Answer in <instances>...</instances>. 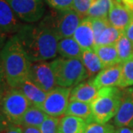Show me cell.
<instances>
[{"instance_id": "4", "label": "cell", "mask_w": 133, "mask_h": 133, "mask_svg": "<svg viewBox=\"0 0 133 133\" xmlns=\"http://www.w3.org/2000/svg\"><path fill=\"white\" fill-rule=\"evenodd\" d=\"M56 84L70 88L84 81L88 74L81 59L57 58L50 62Z\"/></svg>"}, {"instance_id": "17", "label": "cell", "mask_w": 133, "mask_h": 133, "mask_svg": "<svg viewBox=\"0 0 133 133\" xmlns=\"http://www.w3.org/2000/svg\"><path fill=\"white\" fill-rule=\"evenodd\" d=\"M87 124L81 118L64 115L59 120L58 133H85Z\"/></svg>"}, {"instance_id": "5", "label": "cell", "mask_w": 133, "mask_h": 133, "mask_svg": "<svg viewBox=\"0 0 133 133\" xmlns=\"http://www.w3.org/2000/svg\"><path fill=\"white\" fill-rule=\"evenodd\" d=\"M82 19H84L76 10L71 9L51 12L41 22L50 29L60 40L72 37Z\"/></svg>"}, {"instance_id": "27", "label": "cell", "mask_w": 133, "mask_h": 133, "mask_svg": "<svg viewBox=\"0 0 133 133\" xmlns=\"http://www.w3.org/2000/svg\"><path fill=\"white\" fill-rule=\"evenodd\" d=\"M114 127L109 124H98L92 122L87 124L85 133H113Z\"/></svg>"}, {"instance_id": "37", "label": "cell", "mask_w": 133, "mask_h": 133, "mask_svg": "<svg viewBox=\"0 0 133 133\" xmlns=\"http://www.w3.org/2000/svg\"><path fill=\"white\" fill-rule=\"evenodd\" d=\"M8 35L5 33L0 28V50L4 47L6 42L8 41Z\"/></svg>"}, {"instance_id": "12", "label": "cell", "mask_w": 133, "mask_h": 133, "mask_svg": "<svg viewBox=\"0 0 133 133\" xmlns=\"http://www.w3.org/2000/svg\"><path fill=\"white\" fill-rule=\"evenodd\" d=\"M122 72V63H118L104 68L92 79V83L98 89L118 87Z\"/></svg>"}, {"instance_id": "10", "label": "cell", "mask_w": 133, "mask_h": 133, "mask_svg": "<svg viewBox=\"0 0 133 133\" xmlns=\"http://www.w3.org/2000/svg\"><path fill=\"white\" fill-rule=\"evenodd\" d=\"M114 123L117 127H133V87L122 89L121 104Z\"/></svg>"}, {"instance_id": "39", "label": "cell", "mask_w": 133, "mask_h": 133, "mask_svg": "<svg viewBox=\"0 0 133 133\" xmlns=\"http://www.w3.org/2000/svg\"><path fill=\"white\" fill-rule=\"evenodd\" d=\"M113 133H116V132H115H115H113Z\"/></svg>"}, {"instance_id": "22", "label": "cell", "mask_w": 133, "mask_h": 133, "mask_svg": "<svg viewBox=\"0 0 133 133\" xmlns=\"http://www.w3.org/2000/svg\"><path fill=\"white\" fill-rule=\"evenodd\" d=\"M48 116L49 115L39 107L31 105L24 113L20 126L39 127Z\"/></svg>"}, {"instance_id": "9", "label": "cell", "mask_w": 133, "mask_h": 133, "mask_svg": "<svg viewBox=\"0 0 133 133\" xmlns=\"http://www.w3.org/2000/svg\"><path fill=\"white\" fill-rule=\"evenodd\" d=\"M28 78L46 92L57 87L50 63L46 61L31 62Z\"/></svg>"}, {"instance_id": "2", "label": "cell", "mask_w": 133, "mask_h": 133, "mask_svg": "<svg viewBox=\"0 0 133 133\" xmlns=\"http://www.w3.org/2000/svg\"><path fill=\"white\" fill-rule=\"evenodd\" d=\"M0 64L10 88H17L28 78L31 62L16 35L11 36L0 50Z\"/></svg>"}, {"instance_id": "28", "label": "cell", "mask_w": 133, "mask_h": 133, "mask_svg": "<svg viewBox=\"0 0 133 133\" xmlns=\"http://www.w3.org/2000/svg\"><path fill=\"white\" fill-rule=\"evenodd\" d=\"M98 0H74L73 10L84 18L87 16L88 10Z\"/></svg>"}, {"instance_id": "19", "label": "cell", "mask_w": 133, "mask_h": 133, "mask_svg": "<svg viewBox=\"0 0 133 133\" xmlns=\"http://www.w3.org/2000/svg\"><path fill=\"white\" fill-rule=\"evenodd\" d=\"M81 61L85 67L88 76L97 75L104 68L99 57L93 50H83Z\"/></svg>"}, {"instance_id": "16", "label": "cell", "mask_w": 133, "mask_h": 133, "mask_svg": "<svg viewBox=\"0 0 133 133\" xmlns=\"http://www.w3.org/2000/svg\"><path fill=\"white\" fill-rule=\"evenodd\" d=\"M17 88H19L23 92V94L30 101L31 104L41 109L46 99L48 92L42 90L29 78H26Z\"/></svg>"}, {"instance_id": "33", "label": "cell", "mask_w": 133, "mask_h": 133, "mask_svg": "<svg viewBox=\"0 0 133 133\" xmlns=\"http://www.w3.org/2000/svg\"><path fill=\"white\" fill-rule=\"evenodd\" d=\"M10 124L4 114L0 110V133H6Z\"/></svg>"}, {"instance_id": "7", "label": "cell", "mask_w": 133, "mask_h": 133, "mask_svg": "<svg viewBox=\"0 0 133 133\" xmlns=\"http://www.w3.org/2000/svg\"><path fill=\"white\" fill-rule=\"evenodd\" d=\"M70 88L57 86L47 93L41 109L49 116L58 118L65 114L70 103Z\"/></svg>"}, {"instance_id": "24", "label": "cell", "mask_w": 133, "mask_h": 133, "mask_svg": "<svg viewBox=\"0 0 133 133\" xmlns=\"http://www.w3.org/2000/svg\"><path fill=\"white\" fill-rule=\"evenodd\" d=\"M113 0H98L87 12L90 19H107L108 17Z\"/></svg>"}, {"instance_id": "15", "label": "cell", "mask_w": 133, "mask_h": 133, "mask_svg": "<svg viewBox=\"0 0 133 133\" xmlns=\"http://www.w3.org/2000/svg\"><path fill=\"white\" fill-rule=\"evenodd\" d=\"M98 91L99 89L95 86L92 80L81 82L71 90L70 101H81L90 104L97 96Z\"/></svg>"}, {"instance_id": "8", "label": "cell", "mask_w": 133, "mask_h": 133, "mask_svg": "<svg viewBox=\"0 0 133 133\" xmlns=\"http://www.w3.org/2000/svg\"><path fill=\"white\" fill-rule=\"evenodd\" d=\"M16 15L22 22L34 23L45 13L43 0H7Z\"/></svg>"}, {"instance_id": "36", "label": "cell", "mask_w": 133, "mask_h": 133, "mask_svg": "<svg viewBox=\"0 0 133 133\" xmlns=\"http://www.w3.org/2000/svg\"><path fill=\"white\" fill-rule=\"evenodd\" d=\"M22 133H42L39 127H22Z\"/></svg>"}, {"instance_id": "21", "label": "cell", "mask_w": 133, "mask_h": 133, "mask_svg": "<svg viewBox=\"0 0 133 133\" xmlns=\"http://www.w3.org/2000/svg\"><path fill=\"white\" fill-rule=\"evenodd\" d=\"M93 50L99 57L104 68L120 63L115 44L96 45Z\"/></svg>"}, {"instance_id": "14", "label": "cell", "mask_w": 133, "mask_h": 133, "mask_svg": "<svg viewBox=\"0 0 133 133\" xmlns=\"http://www.w3.org/2000/svg\"><path fill=\"white\" fill-rule=\"evenodd\" d=\"M72 37L80 45L83 50H94L95 46V37L91 19L86 17L82 19L80 24L76 28Z\"/></svg>"}, {"instance_id": "13", "label": "cell", "mask_w": 133, "mask_h": 133, "mask_svg": "<svg viewBox=\"0 0 133 133\" xmlns=\"http://www.w3.org/2000/svg\"><path fill=\"white\" fill-rule=\"evenodd\" d=\"M107 19L111 26L124 31L133 19V11L122 3L113 0Z\"/></svg>"}, {"instance_id": "34", "label": "cell", "mask_w": 133, "mask_h": 133, "mask_svg": "<svg viewBox=\"0 0 133 133\" xmlns=\"http://www.w3.org/2000/svg\"><path fill=\"white\" fill-rule=\"evenodd\" d=\"M125 36L133 43V19L124 31Z\"/></svg>"}, {"instance_id": "30", "label": "cell", "mask_w": 133, "mask_h": 133, "mask_svg": "<svg viewBox=\"0 0 133 133\" xmlns=\"http://www.w3.org/2000/svg\"><path fill=\"white\" fill-rule=\"evenodd\" d=\"M92 20V30L94 33L95 37V43L99 38L101 34L104 32L105 29L109 27V24L108 19H91Z\"/></svg>"}, {"instance_id": "1", "label": "cell", "mask_w": 133, "mask_h": 133, "mask_svg": "<svg viewBox=\"0 0 133 133\" xmlns=\"http://www.w3.org/2000/svg\"><path fill=\"white\" fill-rule=\"evenodd\" d=\"M16 35L30 62L56 57L59 39L41 22L38 24H23Z\"/></svg>"}, {"instance_id": "25", "label": "cell", "mask_w": 133, "mask_h": 133, "mask_svg": "<svg viewBox=\"0 0 133 133\" xmlns=\"http://www.w3.org/2000/svg\"><path fill=\"white\" fill-rule=\"evenodd\" d=\"M123 33L124 31L109 25L107 28L105 29L104 32L101 34L98 40L95 42V46L115 44V43L117 42V41Z\"/></svg>"}, {"instance_id": "32", "label": "cell", "mask_w": 133, "mask_h": 133, "mask_svg": "<svg viewBox=\"0 0 133 133\" xmlns=\"http://www.w3.org/2000/svg\"><path fill=\"white\" fill-rule=\"evenodd\" d=\"M9 86L7 83L6 78H5V74L2 70V65L0 64V101L2 98L3 95H5L6 91L9 89Z\"/></svg>"}, {"instance_id": "3", "label": "cell", "mask_w": 133, "mask_h": 133, "mask_svg": "<svg viewBox=\"0 0 133 133\" xmlns=\"http://www.w3.org/2000/svg\"><path fill=\"white\" fill-rule=\"evenodd\" d=\"M122 89L118 87L100 89L95 98L90 103L92 121L98 124H107L115 118L118 110Z\"/></svg>"}, {"instance_id": "18", "label": "cell", "mask_w": 133, "mask_h": 133, "mask_svg": "<svg viewBox=\"0 0 133 133\" xmlns=\"http://www.w3.org/2000/svg\"><path fill=\"white\" fill-rule=\"evenodd\" d=\"M83 50L74 38H62L58 42V53L65 58L81 59Z\"/></svg>"}, {"instance_id": "29", "label": "cell", "mask_w": 133, "mask_h": 133, "mask_svg": "<svg viewBox=\"0 0 133 133\" xmlns=\"http://www.w3.org/2000/svg\"><path fill=\"white\" fill-rule=\"evenodd\" d=\"M59 120L58 118L48 116L39 127L42 133H58Z\"/></svg>"}, {"instance_id": "11", "label": "cell", "mask_w": 133, "mask_h": 133, "mask_svg": "<svg viewBox=\"0 0 133 133\" xmlns=\"http://www.w3.org/2000/svg\"><path fill=\"white\" fill-rule=\"evenodd\" d=\"M7 0H0V28L7 35H14L23 26Z\"/></svg>"}, {"instance_id": "26", "label": "cell", "mask_w": 133, "mask_h": 133, "mask_svg": "<svg viewBox=\"0 0 133 133\" xmlns=\"http://www.w3.org/2000/svg\"><path fill=\"white\" fill-rule=\"evenodd\" d=\"M131 86H133V58L122 63V72L118 87L127 88Z\"/></svg>"}, {"instance_id": "6", "label": "cell", "mask_w": 133, "mask_h": 133, "mask_svg": "<svg viewBox=\"0 0 133 133\" xmlns=\"http://www.w3.org/2000/svg\"><path fill=\"white\" fill-rule=\"evenodd\" d=\"M31 105L19 88L10 87L0 101V110L10 124L20 125L24 113Z\"/></svg>"}, {"instance_id": "31", "label": "cell", "mask_w": 133, "mask_h": 133, "mask_svg": "<svg viewBox=\"0 0 133 133\" xmlns=\"http://www.w3.org/2000/svg\"><path fill=\"white\" fill-rule=\"evenodd\" d=\"M49 5L56 10L73 9L74 0H46Z\"/></svg>"}, {"instance_id": "38", "label": "cell", "mask_w": 133, "mask_h": 133, "mask_svg": "<svg viewBox=\"0 0 133 133\" xmlns=\"http://www.w3.org/2000/svg\"><path fill=\"white\" fill-rule=\"evenodd\" d=\"M115 132L116 133H133V129L130 127H118Z\"/></svg>"}, {"instance_id": "35", "label": "cell", "mask_w": 133, "mask_h": 133, "mask_svg": "<svg viewBox=\"0 0 133 133\" xmlns=\"http://www.w3.org/2000/svg\"><path fill=\"white\" fill-rule=\"evenodd\" d=\"M6 133H22V127L20 125L10 124Z\"/></svg>"}, {"instance_id": "20", "label": "cell", "mask_w": 133, "mask_h": 133, "mask_svg": "<svg viewBox=\"0 0 133 133\" xmlns=\"http://www.w3.org/2000/svg\"><path fill=\"white\" fill-rule=\"evenodd\" d=\"M65 115H72L85 120L87 124L93 122L91 105L81 101H70Z\"/></svg>"}, {"instance_id": "23", "label": "cell", "mask_w": 133, "mask_h": 133, "mask_svg": "<svg viewBox=\"0 0 133 133\" xmlns=\"http://www.w3.org/2000/svg\"><path fill=\"white\" fill-rule=\"evenodd\" d=\"M120 63L128 61L133 58V43L129 39L124 33L115 43Z\"/></svg>"}]
</instances>
